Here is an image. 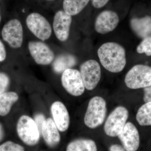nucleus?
I'll return each instance as SVG.
<instances>
[{"mask_svg": "<svg viewBox=\"0 0 151 151\" xmlns=\"http://www.w3.org/2000/svg\"><path fill=\"white\" fill-rule=\"evenodd\" d=\"M97 54L102 65L112 73L121 72L127 64L125 48L116 42L103 44L98 49Z\"/></svg>", "mask_w": 151, "mask_h": 151, "instance_id": "1", "label": "nucleus"}, {"mask_svg": "<svg viewBox=\"0 0 151 151\" xmlns=\"http://www.w3.org/2000/svg\"><path fill=\"white\" fill-rule=\"evenodd\" d=\"M107 111L105 100L99 96L93 97L88 104L84 116V124L90 129L99 127L105 121Z\"/></svg>", "mask_w": 151, "mask_h": 151, "instance_id": "2", "label": "nucleus"}, {"mask_svg": "<svg viewBox=\"0 0 151 151\" xmlns=\"http://www.w3.org/2000/svg\"><path fill=\"white\" fill-rule=\"evenodd\" d=\"M125 82L132 89L151 86V67L141 64L134 65L126 74Z\"/></svg>", "mask_w": 151, "mask_h": 151, "instance_id": "3", "label": "nucleus"}, {"mask_svg": "<svg viewBox=\"0 0 151 151\" xmlns=\"http://www.w3.org/2000/svg\"><path fill=\"white\" fill-rule=\"evenodd\" d=\"M19 137L26 145L34 146L39 141L40 134L34 120L23 115L19 119L17 127Z\"/></svg>", "mask_w": 151, "mask_h": 151, "instance_id": "4", "label": "nucleus"}, {"mask_svg": "<svg viewBox=\"0 0 151 151\" xmlns=\"http://www.w3.org/2000/svg\"><path fill=\"white\" fill-rule=\"evenodd\" d=\"M128 117L129 111L125 107L119 106L114 109L105 122V134L109 137H118L125 127Z\"/></svg>", "mask_w": 151, "mask_h": 151, "instance_id": "5", "label": "nucleus"}, {"mask_svg": "<svg viewBox=\"0 0 151 151\" xmlns=\"http://www.w3.org/2000/svg\"><path fill=\"white\" fill-rule=\"evenodd\" d=\"M61 80L63 86L71 95L79 96L84 93L85 87L78 70L71 68L66 69L63 72Z\"/></svg>", "mask_w": 151, "mask_h": 151, "instance_id": "6", "label": "nucleus"}, {"mask_svg": "<svg viewBox=\"0 0 151 151\" xmlns=\"http://www.w3.org/2000/svg\"><path fill=\"white\" fill-rule=\"evenodd\" d=\"M26 24L30 31L41 40H47L51 35L50 24L40 14L37 13L30 14L27 18Z\"/></svg>", "mask_w": 151, "mask_h": 151, "instance_id": "7", "label": "nucleus"}, {"mask_svg": "<svg viewBox=\"0 0 151 151\" xmlns=\"http://www.w3.org/2000/svg\"><path fill=\"white\" fill-rule=\"evenodd\" d=\"M80 72L85 88L88 90L94 89L101 78V68L99 63L94 60H87L81 64Z\"/></svg>", "mask_w": 151, "mask_h": 151, "instance_id": "8", "label": "nucleus"}, {"mask_svg": "<svg viewBox=\"0 0 151 151\" xmlns=\"http://www.w3.org/2000/svg\"><path fill=\"white\" fill-rule=\"evenodd\" d=\"M4 40L14 48L20 47L23 40V30L21 23L17 19H12L5 24L2 30Z\"/></svg>", "mask_w": 151, "mask_h": 151, "instance_id": "9", "label": "nucleus"}, {"mask_svg": "<svg viewBox=\"0 0 151 151\" xmlns=\"http://www.w3.org/2000/svg\"><path fill=\"white\" fill-rule=\"evenodd\" d=\"M119 21V15L116 12L111 10L104 11L96 18L94 28L98 33L106 34L116 28Z\"/></svg>", "mask_w": 151, "mask_h": 151, "instance_id": "10", "label": "nucleus"}, {"mask_svg": "<svg viewBox=\"0 0 151 151\" xmlns=\"http://www.w3.org/2000/svg\"><path fill=\"white\" fill-rule=\"evenodd\" d=\"M30 53L37 64L47 65L54 59V54L46 44L42 42L31 41L28 43Z\"/></svg>", "mask_w": 151, "mask_h": 151, "instance_id": "11", "label": "nucleus"}, {"mask_svg": "<svg viewBox=\"0 0 151 151\" xmlns=\"http://www.w3.org/2000/svg\"><path fill=\"white\" fill-rule=\"evenodd\" d=\"M125 150L137 151L140 145L139 132L131 122L126 123L122 132L118 136Z\"/></svg>", "mask_w": 151, "mask_h": 151, "instance_id": "12", "label": "nucleus"}, {"mask_svg": "<svg viewBox=\"0 0 151 151\" xmlns=\"http://www.w3.org/2000/svg\"><path fill=\"white\" fill-rule=\"evenodd\" d=\"M72 22V16L64 11L57 12L53 22V30L57 38L60 41H65L68 39Z\"/></svg>", "mask_w": 151, "mask_h": 151, "instance_id": "13", "label": "nucleus"}, {"mask_svg": "<svg viewBox=\"0 0 151 151\" xmlns=\"http://www.w3.org/2000/svg\"><path fill=\"white\" fill-rule=\"evenodd\" d=\"M51 112L58 130L61 132L66 131L70 124V116L65 105L60 101L54 102L51 105Z\"/></svg>", "mask_w": 151, "mask_h": 151, "instance_id": "14", "label": "nucleus"}, {"mask_svg": "<svg viewBox=\"0 0 151 151\" xmlns=\"http://www.w3.org/2000/svg\"><path fill=\"white\" fill-rule=\"evenodd\" d=\"M42 134L45 142L50 147L59 144L60 136L58 129L53 120L50 118L45 119L42 125Z\"/></svg>", "mask_w": 151, "mask_h": 151, "instance_id": "15", "label": "nucleus"}, {"mask_svg": "<svg viewBox=\"0 0 151 151\" xmlns=\"http://www.w3.org/2000/svg\"><path fill=\"white\" fill-rule=\"evenodd\" d=\"M130 26L132 30L139 37L143 39L151 35V17L149 16L132 18L130 21Z\"/></svg>", "mask_w": 151, "mask_h": 151, "instance_id": "16", "label": "nucleus"}, {"mask_svg": "<svg viewBox=\"0 0 151 151\" xmlns=\"http://www.w3.org/2000/svg\"><path fill=\"white\" fill-rule=\"evenodd\" d=\"M76 59L70 54L60 55L54 60L52 67L55 72L58 73H63L66 69L70 68L76 64Z\"/></svg>", "mask_w": 151, "mask_h": 151, "instance_id": "17", "label": "nucleus"}, {"mask_svg": "<svg viewBox=\"0 0 151 151\" xmlns=\"http://www.w3.org/2000/svg\"><path fill=\"white\" fill-rule=\"evenodd\" d=\"M18 100L19 95L15 92H5L0 94V116L8 114L12 106Z\"/></svg>", "mask_w": 151, "mask_h": 151, "instance_id": "18", "label": "nucleus"}, {"mask_svg": "<svg viewBox=\"0 0 151 151\" xmlns=\"http://www.w3.org/2000/svg\"><path fill=\"white\" fill-rule=\"evenodd\" d=\"M90 0H63V10L68 14L76 15L83 10Z\"/></svg>", "mask_w": 151, "mask_h": 151, "instance_id": "19", "label": "nucleus"}, {"mask_svg": "<svg viewBox=\"0 0 151 151\" xmlns=\"http://www.w3.org/2000/svg\"><path fill=\"white\" fill-rule=\"evenodd\" d=\"M67 151H96L97 147L94 141L90 139L76 140L69 143Z\"/></svg>", "mask_w": 151, "mask_h": 151, "instance_id": "20", "label": "nucleus"}, {"mask_svg": "<svg viewBox=\"0 0 151 151\" xmlns=\"http://www.w3.org/2000/svg\"><path fill=\"white\" fill-rule=\"evenodd\" d=\"M136 119L141 126H151V101L141 106L136 115Z\"/></svg>", "mask_w": 151, "mask_h": 151, "instance_id": "21", "label": "nucleus"}, {"mask_svg": "<svg viewBox=\"0 0 151 151\" xmlns=\"http://www.w3.org/2000/svg\"><path fill=\"white\" fill-rule=\"evenodd\" d=\"M137 51L140 54L145 53L147 56H151V35L143 38L137 47Z\"/></svg>", "mask_w": 151, "mask_h": 151, "instance_id": "22", "label": "nucleus"}, {"mask_svg": "<svg viewBox=\"0 0 151 151\" xmlns=\"http://www.w3.org/2000/svg\"><path fill=\"white\" fill-rule=\"evenodd\" d=\"M24 148L18 144L8 141L0 145V151H23Z\"/></svg>", "mask_w": 151, "mask_h": 151, "instance_id": "23", "label": "nucleus"}, {"mask_svg": "<svg viewBox=\"0 0 151 151\" xmlns=\"http://www.w3.org/2000/svg\"><path fill=\"white\" fill-rule=\"evenodd\" d=\"M9 83L8 76L4 73H0V94L5 92Z\"/></svg>", "mask_w": 151, "mask_h": 151, "instance_id": "24", "label": "nucleus"}, {"mask_svg": "<svg viewBox=\"0 0 151 151\" xmlns=\"http://www.w3.org/2000/svg\"><path fill=\"white\" fill-rule=\"evenodd\" d=\"M34 120L37 126L40 134H42V125H43L44 122L45 120V117L43 114H41V113H38L35 116Z\"/></svg>", "mask_w": 151, "mask_h": 151, "instance_id": "25", "label": "nucleus"}, {"mask_svg": "<svg viewBox=\"0 0 151 151\" xmlns=\"http://www.w3.org/2000/svg\"><path fill=\"white\" fill-rule=\"evenodd\" d=\"M109 0H91L92 6L96 9H100L106 5Z\"/></svg>", "mask_w": 151, "mask_h": 151, "instance_id": "26", "label": "nucleus"}, {"mask_svg": "<svg viewBox=\"0 0 151 151\" xmlns=\"http://www.w3.org/2000/svg\"><path fill=\"white\" fill-rule=\"evenodd\" d=\"M144 101L145 103L151 101V86L144 88Z\"/></svg>", "mask_w": 151, "mask_h": 151, "instance_id": "27", "label": "nucleus"}, {"mask_svg": "<svg viewBox=\"0 0 151 151\" xmlns=\"http://www.w3.org/2000/svg\"><path fill=\"white\" fill-rule=\"evenodd\" d=\"M6 53L4 44L0 40V62H2L6 59Z\"/></svg>", "mask_w": 151, "mask_h": 151, "instance_id": "28", "label": "nucleus"}, {"mask_svg": "<svg viewBox=\"0 0 151 151\" xmlns=\"http://www.w3.org/2000/svg\"><path fill=\"white\" fill-rule=\"evenodd\" d=\"M109 150L111 151H124L125 150L124 147L119 145H113L109 148Z\"/></svg>", "mask_w": 151, "mask_h": 151, "instance_id": "29", "label": "nucleus"}, {"mask_svg": "<svg viewBox=\"0 0 151 151\" xmlns=\"http://www.w3.org/2000/svg\"><path fill=\"white\" fill-rule=\"evenodd\" d=\"M4 135V129H3L2 126L0 123V142L3 139Z\"/></svg>", "mask_w": 151, "mask_h": 151, "instance_id": "30", "label": "nucleus"}, {"mask_svg": "<svg viewBox=\"0 0 151 151\" xmlns=\"http://www.w3.org/2000/svg\"><path fill=\"white\" fill-rule=\"evenodd\" d=\"M0 20H1V17H0Z\"/></svg>", "mask_w": 151, "mask_h": 151, "instance_id": "31", "label": "nucleus"}, {"mask_svg": "<svg viewBox=\"0 0 151 151\" xmlns=\"http://www.w3.org/2000/svg\"><path fill=\"white\" fill-rule=\"evenodd\" d=\"M49 1H50V0H49Z\"/></svg>", "mask_w": 151, "mask_h": 151, "instance_id": "32", "label": "nucleus"}]
</instances>
